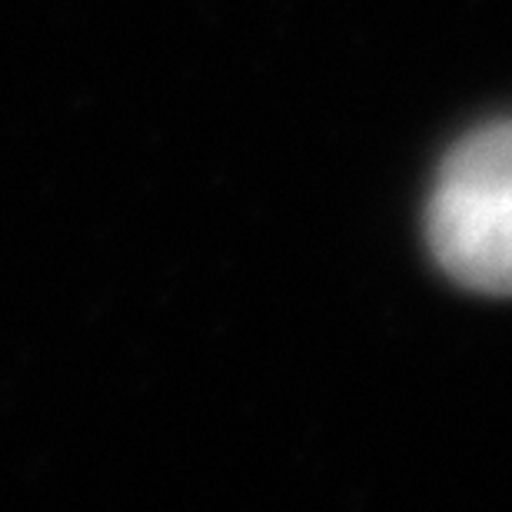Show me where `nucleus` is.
Listing matches in <instances>:
<instances>
[{
  "label": "nucleus",
  "instance_id": "obj_1",
  "mask_svg": "<svg viewBox=\"0 0 512 512\" xmlns=\"http://www.w3.org/2000/svg\"><path fill=\"white\" fill-rule=\"evenodd\" d=\"M429 247L456 283L512 296V120L469 133L429 200Z\"/></svg>",
  "mask_w": 512,
  "mask_h": 512
}]
</instances>
